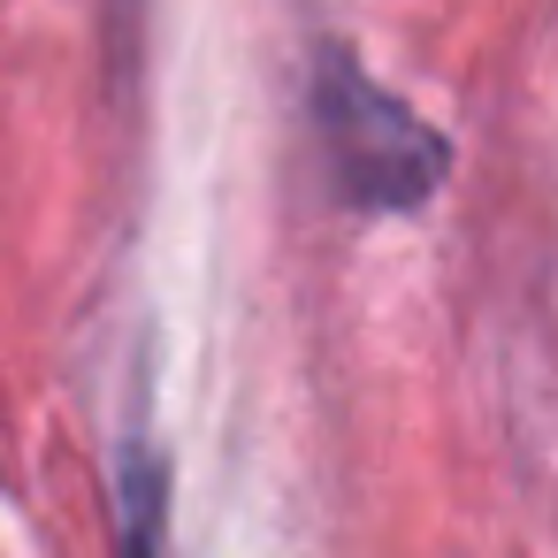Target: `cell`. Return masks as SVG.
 Here are the masks:
<instances>
[]
</instances>
